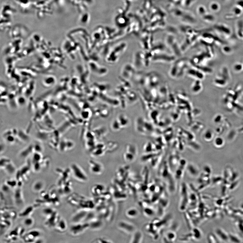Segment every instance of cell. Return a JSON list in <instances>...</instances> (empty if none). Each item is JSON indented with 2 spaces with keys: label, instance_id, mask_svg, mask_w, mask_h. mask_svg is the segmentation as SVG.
<instances>
[{
  "label": "cell",
  "instance_id": "obj_30",
  "mask_svg": "<svg viewBox=\"0 0 243 243\" xmlns=\"http://www.w3.org/2000/svg\"><path fill=\"white\" fill-rule=\"evenodd\" d=\"M34 152L42 153L43 150V147L41 144L39 143H36L35 145H33Z\"/></svg>",
  "mask_w": 243,
  "mask_h": 243
},
{
  "label": "cell",
  "instance_id": "obj_2",
  "mask_svg": "<svg viewBox=\"0 0 243 243\" xmlns=\"http://www.w3.org/2000/svg\"><path fill=\"white\" fill-rule=\"evenodd\" d=\"M25 230L21 226H18L12 230L5 237V241L7 242L16 241L22 238L25 233Z\"/></svg>",
  "mask_w": 243,
  "mask_h": 243
},
{
  "label": "cell",
  "instance_id": "obj_17",
  "mask_svg": "<svg viewBox=\"0 0 243 243\" xmlns=\"http://www.w3.org/2000/svg\"><path fill=\"white\" fill-rule=\"evenodd\" d=\"M74 146L75 144L73 141L65 139L61 141L60 143L59 147L61 151L64 152L66 150L72 149Z\"/></svg>",
  "mask_w": 243,
  "mask_h": 243
},
{
  "label": "cell",
  "instance_id": "obj_9",
  "mask_svg": "<svg viewBox=\"0 0 243 243\" xmlns=\"http://www.w3.org/2000/svg\"><path fill=\"white\" fill-rule=\"evenodd\" d=\"M51 206L58 207L61 204L60 194L55 186H52L48 190Z\"/></svg>",
  "mask_w": 243,
  "mask_h": 243
},
{
  "label": "cell",
  "instance_id": "obj_28",
  "mask_svg": "<svg viewBox=\"0 0 243 243\" xmlns=\"http://www.w3.org/2000/svg\"><path fill=\"white\" fill-rule=\"evenodd\" d=\"M55 210V209L53 208L47 207L43 209L42 213L45 217H46L53 213Z\"/></svg>",
  "mask_w": 243,
  "mask_h": 243
},
{
  "label": "cell",
  "instance_id": "obj_10",
  "mask_svg": "<svg viewBox=\"0 0 243 243\" xmlns=\"http://www.w3.org/2000/svg\"><path fill=\"white\" fill-rule=\"evenodd\" d=\"M1 217L12 220H14L17 217V213L14 209L9 207H3L1 208Z\"/></svg>",
  "mask_w": 243,
  "mask_h": 243
},
{
  "label": "cell",
  "instance_id": "obj_33",
  "mask_svg": "<svg viewBox=\"0 0 243 243\" xmlns=\"http://www.w3.org/2000/svg\"><path fill=\"white\" fill-rule=\"evenodd\" d=\"M213 11H217L218 9V8H219V6L217 4H215L214 3L213 4Z\"/></svg>",
  "mask_w": 243,
  "mask_h": 243
},
{
  "label": "cell",
  "instance_id": "obj_22",
  "mask_svg": "<svg viewBox=\"0 0 243 243\" xmlns=\"http://www.w3.org/2000/svg\"><path fill=\"white\" fill-rule=\"evenodd\" d=\"M120 126L122 129L127 127L129 123V120L127 116L121 115L116 119Z\"/></svg>",
  "mask_w": 243,
  "mask_h": 243
},
{
  "label": "cell",
  "instance_id": "obj_5",
  "mask_svg": "<svg viewBox=\"0 0 243 243\" xmlns=\"http://www.w3.org/2000/svg\"><path fill=\"white\" fill-rule=\"evenodd\" d=\"M1 168L6 173L12 175L16 174L17 172L16 166L10 159L5 157L1 158Z\"/></svg>",
  "mask_w": 243,
  "mask_h": 243
},
{
  "label": "cell",
  "instance_id": "obj_29",
  "mask_svg": "<svg viewBox=\"0 0 243 243\" xmlns=\"http://www.w3.org/2000/svg\"><path fill=\"white\" fill-rule=\"evenodd\" d=\"M1 192L3 193H9L12 189L5 182L3 183L1 187Z\"/></svg>",
  "mask_w": 243,
  "mask_h": 243
},
{
  "label": "cell",
  "instance_id": "obj_26",
  "mask_svg": "<svg viewBox=\"0 0 243 243\" xmlns=\"http://www.w3.org/2000/svg\"><path fill=\"white\" fill-rule=\"evenodd\" d=\"M35 221L33 218L31 216L25 218L23 221L24 225L27 227H32L34 224Z\"/></svg>",
  "mask_w": 243,
  "mask_h": 243
},
{
  "label": "cell",
  "instance_id": "obj_15",
  "mask_svg": "<svg viewBox=\"0 0 243 243\" xmlns=\"http://www.w3.org/2000/svg\"><path fill=\"white\" fill-rule=\"evenodd\" d=\"M89 169L93 174L99 175L103 170V165L100 163L94 161H91L89 163Z\"/></svg>",
  "mask_w": 243,
  "mask_h": 243
},
{
  "label": "cell",
  "instance_id": "obj_21",
  "mask_svg": "<svg viewBox=\"0 0 243 243\" xmlns=\"http://www.w3.org/2000/svg\"><path fill=\"white\" fill-rule=\"evenodd\" d=\"M45 187V184L43 181L39 180L34 183L32 186L33 191L36 193H40L43 190Z\"/></svg>",
  "mask_w": 243,
  "mask_h": 243
},
{
  "label": "cell",
  "instance_id": "obj_7",
  "mask_svg": "<svg viewBox=\"0 0 243 243\" xmlns=\"http://www.w3.org/2000/svg\"><path fill=\"white\" fill-rule=\"evenodd\" d=\"M45 218V226L49 228H55L61 217L57 211L55 210L53 213Z\"/></svg>",
  "mask_w": 243,
  "mask_h": 243
},
{
  "label": "cell",
  "instance_id": "obj_4",
  "mask_svg": "<svg viewBox=\"0 0 243 243\" xmlns=\"http://www.w3.org/2000/svg\"><path fill=\"white\" fill-rule=\"evenodd\" d=\"M185 183H183L180 191V201L179 209L181 211H184L189 203V193L188 189Z\"/></svg>",
  "mask_w": 243,
  "mask_h": 243
},
{
  "label": "cell",
  "instance_id": "obj_3",
  "mask_svg": "<svg viewBox=\"0 0 243 243\" xmlns=\"http://www.w3.org/2000/svg\"><path fill=\"white\" fill-rule=\"evenodd\" d=\"M71 173L77 180L81 182H85L88 180L87 175L78 165L73 163L70 166Z\"/></svg>",
  "mask_w": 243,
  "mask_h": 243
},
{
  "label": "cell",
  "instance_id": "obj_20",
  "mask_svg": "<svg viewBox=\"0 0 243 243\" xmlns=\"http://www.w3.org/2000/svg\"><path fill=\"white\" fill-rule=\"evenodd\" d=\"M68 225L66 221L63 218H61L55 227L57 231L63 233L66 231Z\"/></svg>",
  "mask_w": 243,
  "mask_h": 243
},
{
  "label": "cell",
  "instance_id": "obj_6",
  "mask_svg": "<svg viewBox=\"0 0 243 243\" xmlns=\"http://www.w3.org/2000/svg\"><path fill=\"white\" fill-rule=\"evenodd\" d=\"M41 235L40 231L34 229L25 233L23 236L22 240L26 243H36Z\"/></svg>",
  "mask_w": 243,
  "mask_h": 243
},
{
  "label": "cell",
  "instance_id": "obj_11",
  "mask_svg": "<svg viewBox=\"0 0 243 243\" xmlns=\"http://www.w3.org/2000/svg\"><path fill=\"white\" fill-rule=\"evenodd\" d=\"M22 187L18 186L15 189L14 193V202L18 207L22 206L24 202Z\"/></svg>",
  "mask_w": 243,
  "mask_h": 243
},
{
  "label": "cell",
  "instance_id": "obj_24",
  "mask_svg": "<svg viewBox=\"0 0 243 243\" xmlns=\"http://www.w3.org/2000/svg\"><path fill=\"white\" fill-rule=\"evenodd\" d=\"M131 239V242L140 243L142 241V233L138 231L135 232Z\"/></svg>",
  "mask_w": 243,
  "mask_h": 243
},
{
  "label": "cell",
  "instance_id": "obj_13",
  "mask_svg": "<svg viewBox=\"0 0 243 243\" xmlns=\"http://www.w3.org/2000/svg\"><path fill=\"white\" fill-rule=\"evenodd\" d=\"M57 190L60 195L69 194L72 191V183L69 180L58 186Z\"/></svg>",
  "mask_w": 243,
  "mask_h": 243
},
{
  "label": "cell",
  "instance_id": "obj_19",
  "mask_svg": "<svg viewBox=\"0 0 243 243\" xmlns=\"http://www.w3.org/2000/svg\"><path fill=\"white\" fill-rule=\"evenodd\" d=\"M33 152H34L33 145L30 144L21 151L19 153V158L21 159H26L31 155Z\"/></svg>",
  "mask_w": 243,
  "mask_h": 243
},
{
  "label": "cell",
  "instance_id": "obj_16",
  "mask_svg": "<svg viewBox=\"0 0 243 243\" xmlns=\"http://www.w3.org/2000/svg\"><path fill=\"white\" fill-rule=\"evenodd\" d=\"M118 226L120 229L127 233H130L134 232L135 228L134 226L130 223L126 222V221H120Z\"/></svg>",
  "mask_w": 243,
  "mask_h": 243
},
{
  "label": "cell",
  "instance_id": "obj_31",
  "mask_svg": "<svg viewBox=\"0 0 243 243\" xmlns=\"http://www.w3.org/2000/svg\"><path fill=\"white\" fill-rule=\"evenodd\" d=\"M144 213L146 215V216H149V217H151V216L154 214V211L151 209L146 208L144 210Z\"/></svg>",
  "mask_w": 243,
  "mask_h": 243
},
{
  "label": "cell",
  "instance_id": "obj_18",
  "mask_svg": "<svg viewBox=\"0 0 243 243\" xmlns=\"http://www.w3.org/2000/svg\"><path fill=\"white\" fill-rule=\"evenodd\" d=\"M1 235L4 234L10 227L12 220L2 217H1Z\"/></svg>",
  "mask_w": 243,
  "mask_h": 243
},
{
  "label": "cell",
  "instance_id": "obj_12",
  "mask_svg": "<svg viewBox=\"0 0 243 243\" xmlns=\"http://www.w3.org/2000/svg\"><path fill=\"white\" fill-rule=\"evenodd\" d=\"M134 151L135 149L133 146L129 144L127 146L123 157L126 161L131 162L134 161L135 156Z\"/></svg>",
  "mask_w": 243,
  "mask_h": 243
},
{
  "label": "cell",
  "instance_id": "obj_23",
  "mask_svg": "<svg viewBox=\"0 0 243 243\" xmlns=\"http://www.w3.org/2000/svg\"><path fill=\"white\" fill-rule=\"evenodd\" d=\"M139 213V211L137 209L133 207L128 209L126 213L127 217L130 218L136 217L138 216Z\"/></svg>",
  "mask_w": 243,
  "mask_h": 243
},
{
  "label": "cell",
  "instance_id": "obj_14",
  "mask_svg": "<svg viewBox=\"0 0 243 243\" xmlns=\"http://www.w3.org/2000/svg\"><path fill=\"white\" fill-rule=\"evenodd\" d=\"M40 207L39 204L35 203V204L27 206L23 209L18 214L20 217L26 218L31 216L36 208Z\"/></svg>",
  "mask_w": 243,
  "mask_h": 243
},
{
  "label": "cell",
  "instance_id": "obj_25",
  "mask_svg": "<svg viewBox=\"0 0 243 243\" xmlns=\"http://www.w3.org/2000/svg\"><path fill=\"white\" fill-rule=\"evenodd\" d=\"M176 238V234L174 232H169L166 234L164 238L166 242H173Z\"/></svg>",
  "mask_w": 243,
  "mask_h": 243
},
{
  "label": "cell",
  "instance_id": "obj_27",
  "mask_svg": "<svg viewBox=\"0 0 243 243\" xmlns=\"http://www.w3.org/2000/svg\"><path fill=\"white\" fill-rule=\"evenodd\" d=\"M5 182L12 189H15L18 186L17 181L16 179L8 180Z\"/></svg>",
  "mask_w": 243,
  "mask_h": 243
},
{
  "label": "cell",
  "instance_id": "obj_1",
  "mask_svg": "<svg viewBox=\"0 0 243 243\" xmlns=\"http://www.w3.org/2000/svg\"><path fill=\"white\" fill-rule=\"evenodd\" d=\"M31 169L32 165L30 163L24 165L17 171L15 179L17 181L18 186L22 187L23 183L28 180Z\"/></svg>",
  "mask_w": 243,
  "mask_h": 243
},
{
  "label": "cell",
  "instance_id": "obj_8",
  "mask_svg": "<svg viewBox=\"0 0 243 243\" xmlns=\"http://www.w3.org/2000/svg\"><path fill=\"white\" fill-rule=\"evenodd\" d=\"M90 227V224L81 223L80 222L74 223L70 228V232L73 235H78Z\"/></svg>",
  "mask_w": 243,
  "mask_h": 243
},
{
  "label": "cell",
  "instance_id": "obj_32",
  "mask_svg": "<svg viewBox=\"0 0 243 243\" xmlns=\"http://www.w3.org/2000/svg\"><path fill=\"white\" fill-rule=\"evenodd\" d=\"M242 66L241 64H237L234 66V69L236 71H240L242 68Z\"/></svg>",
  "mask_w": 243,
  "mask_h": 243
}]
</instances>
